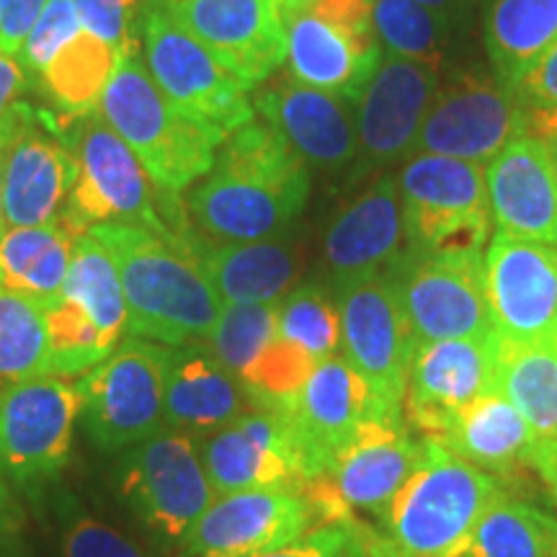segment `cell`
Here are the masks:
<instances>
[{"mask_svg":"<svg viewBox=\"0 0 557 557\" xmlns=\"http://www.w3.org/2000/svg\"><path fill=\"white\" fill-rule=\"evenodd\" d=\"M406 253L408 235L398 176L385 171L333 218L323 238V259L333 289H338L359 278L385 274Z\"/></svg>","mask_w":557,"mask_h":557,"instance_id":"obj_25","label":"cell"},{"mask_svg":"<svg viewBox=\"0 0 557 557\" xmlns=\"http://www.w3.org/2000/svg\"><path fill=\"white\" fill-rule=\"evenodd\" d=\"M50 0H0V50L16 58Z\"/></svg>","mask_w":557,"mask_h":557,"instance_id":"obj_46","label":"cell"},{"mask_svg":"<svg viewBox=\"0 0 557 557\" xmlns=\"http://www.w3.org/2000/svg\"><path fill=\"white\" fill-rule=\"evenodd\" d=\"M5 227L54 222L75 184V158L50 116L18 101L0 124Z\"/></svg>","mask_w":557,"mask_h":557,"instance_id":"obj_16","label":"cell"},{"mask_svg":"<svg viewBox=\"0 0 557 557\" xmlns=\"http://www.w3.org/2000/svg\"><path fill=\"white\" fill-rule=\"evenodd\" d=\"M276 408L287 416L310 480L323 475L367 423L398 418L382 406L367 380L341 354L320 361L308 382Z\"/></svg>","mask_w":557,"mask_h":557,"instance_id":"obj_19","label":"cell"},{"mask_svg":"<svg viewBox=\"0 0 557 557\" xmlns=\"http://www.w3.org/2000/svg\"><path fill=\"white\" fill-rule=\"evenodd\" d=\"M163 5L248 90L267 83L287 60L276 0H163Z\"/></svg>","mask_w":557,"mask_h":557,"instance_id":"obj_24","label":"cell"},{"mask_svg":"<svg viewBox=\"0 0 557 557\" xmlns=\"http://www.w3.org/2000/svg\"><path fill=\"white\" fill-rule=\"evenodd\" d=\"M120 455L114 468L116 498L158 545L181 547L218 498L201 462L199 442L165 426Z\"/></svg>","mask_w":557,"mask_h":557,"instance_id":"obj_6","label":"cell"},{"mask_svg":"<svg viewBox=\"0 0 557 557\" xmlns=\"http://www.w3.org/2000/svg\"><path fill=\"white\" fill-rule=\"evenodd\" d=\"M21 529H24V508L9 480L0 475V553L16 545Z\"/></svg>","mask_w":557,"mask_h":557,"instance_id":"obj_48","label":"cell"},{"mask_svg":"<svg viewBox=\"0 0 557 557\" xmlns=\"http://www.w3.org/2000/svg\"><path fill=\"white\" fill-rule=\"evenodd\" d=\"M276 3H278V5H282V3H287V0H276Z\"/></svg>","mask_w":557,"mask_h":557,"instance_id":"obj_53","label":"cell"},{"mask_svg":"<svg viewBox=\"0 0 557 557\" xmlns=\"http://www.w3.org/2000/svg\"><path fill=\"white\" fill-rule=\"evenodd\" d=\"M101 116L135 150L163 194L178 197L212 171L227 135L181 111L152 81L137 41L122 52L99 101Z\"/></svg>","mask_w":557,"mask_h":557,"instance_id":"obj_4","label":"cell"},{"mask_svg":"<svg viewBox=\"0 0 557 557\" xmlns=\"http://www.w3.org/2000/svg\"><path fill=\"white\" fill-rule=\"evenodd\" d=\"M318 524L305 487H253L214 498L178 549L181 557H256Z\"/></svg>","mask_w":557,"mask_h":557,"instance_id":"obj_18","label":"cell"},{"mask_svg":"<svg viewBox=\"0 0 557 557\" xmlns=\"http://www.w3.org/2000/svg\"><path fill=\"white\" fill-rule=\"evenodd\" d=\"M496 393V333L416 344L403 410L408 423L434 438L459 410Z\"/></svg>","mask_w":557,"mask_h":557,"instance_id":"obj_23","label":"cell"},{"mask_svg":"<svg viewBox=\"0 0 557 557\" xmlns=\"http://www.w3.org/2000/svg\"><path fill=\"white\" fill-rule=\"evenodd\" d=\"M81 235L62 214L47 225L5 227L0 235V284L41 308L52 305L65 289Z\"/></svg>","mask_w":557,"mask_h":557,"instance_id":"obj_31","label":"cell"},{"mask_svg":"<svg viewBox=\"0 0 557 557\" xmlns=\"http://www.w3.org/2000/svg\"><path fill=\"white\" fill-rule=\"evenodd\" d=\"M442 75L423 62L382 54L357 99V158L351 181L385 173L410 158Z\"/></svg>","mask_w":557,"mask_h":557,"instance_id":"obj_17","label":"cell"},{"mask_svg":"<svg viewBox=\"0 0 557 557\" xmlns=\"http://www.w3.org/2000/svg\"><path fill=\"white\" fill-rule=\"evenodd\" d=\"M529 135V109L517 88L483 65H457L438 81L410 156H444L487 165L513 139Z\"/></svg>","mask_w":557,"mask_h":557,"instance_id":"obj_10","label":"cell"},{"mask_svg":"<svg viewBox=\"0 0 557 557\" xmlns=\"http://www.w3.org/2000/svg\"><path fill=\"white\" fill-rule=\"evenodd\" d=\"M120 271L132 338L163 346L207 341L225 305L178 238H160L132 225H96Z\"/></svg>","mask_w":557,"mask_h":557,"instance_id":"obj_2","label":"cell"},{"mask_svg":"<svg viewBox=\"0 0 557 557\" xmlns=\"http://www.w3.org/2000/svg\"><path fill=\"white\" fill-rule=\"evenodd\" d=\"M62 297L81 305L111 344H122L124 329H127L122 278L109 248L94 233H83L75 240Z\"/></svg>","mask_w":557,"mask_h":557,"instance_id":"obj_34","label":"cell"},{"mask_svg":"<svg viewBox=\"0 0 557 557\" xmlns=\"http://www.w3.org/2000/svg\"><path fill=\"white\" fill-rule=\"evenodd\" d=\"M78 32H83V24L73 0H50L37 18V24L32 26L29 37H26L24 47L18 50L16 60L26 70V75H41V70L50 65L54 54Z\"/></svg>","mask_w":557,"mask_h":557,"instance_id":"obj_43","label":"cell"},{"mask_svg":"<svg viewBox=\"0 0 557 557\" xmlns=\"http://www.w3.org/2000/svg\"><path fill=\"white\" fill-rule=\"evenodd\" d=\"M120 58L116 47L83 29L41 70V86L70 120L86 116L99 107Z\"/></svg>","mask_w":557,"mask_h":557,"instance_id":"obj_33","label":"cell"},{"mask_svg":"<svg viewBox=\"0 0 557 557\" xmlns=\"http://www.w3.org/2000/svg\"><path fill=\"white\" fill-rule=\"evenodd\" d=\"M52 506L62 557H150L143 545H137L120 529L96 519L65 487L54 491Z\"/></svg>","mask_w":557,"mask_h":557,"instance_id":"obj_41","label":"cell"},{"mask_svg":"<svg viewBox=\"0 0 557 557\" xmlns=\"http://www.w3.org/2000/svg\"><path fill=\"white\" fill-rule=\"evenodd\" d=\"M465 557H557V521L504 491L480 517Z\"/></svg>","mask_w":557,"mask_h":557,"instance_id":"obj_36","label":"cell"},{"mask_svg":"<svg viewBox=\"0 0 557 557\" xmlns=\"http://www.w3.org/2000/svg\"><path fill=\"white\" fill-rule=\"evenodd\" d=\"M276 320L278 302L225 305L205 344L240 380L263 348L276 338Z\"/></svg>","mask_w":557,"mask_h":557,"instance_id":"obj_40","label":"cell"},{"mask_svg":"<svg viewBox=\"0 0 557 557\" xmlns=\"http://www.w3.org/2000/svg\"><path fill=\"white\" fill-rule=\"evenodd\" d=\"M434 442L491 475L540 470V447L532 429L500 393L485 395L444 423Z\"/></svg>","mask_w":557,"mask_h":557,"instance_id":"obj_30","label":"cell"},{"mask_svg":"<svg viewBox=\"0 0 557 557\" xmlns=\"http://www.w3.org/2000/svg\"><path fill=\"white\" fill-rule=\"evenodd\" d=\"M178 240L212 282L222 305L278 302L299 274V250L287 233L253 243H212L189 225Z\"/></svg>","mask_w":557,"mask_h":557,"instance_id":"obj_28","label":"cell"},{"mask_svg":"<svg viewBox=\"0 0 557 557\" xmlns=\"http://www.w3.org/2000/svg\"><path fill=\"white\" fill-rule=\"evenodd\" d=\"M197 442L214 496L253 487H305L310 483L308 465L287 416L276 406H253Z\"/></svg>","mask_w":557,"mask_h":557,"instance_id":"obj_20","label":"cell"},{"mask_svg":"<svg viewBox=\"0 0 557 557\" xmlns=\"http://www.w3.org/2000/svg\"><path fill=\"white\" fill-rule=\"evenodd\" d=\"M83 29L124 52L135 45V0H73Z\"/></svg>","mask_w":557,"mask_h":557,"instance_id":"obj_45","label":"cell"},{"mask_svg":"<svg viewBox=\"0 0 557 557\" xmlns=\"http://www.w3.org/2000/svg\"><path fill=\"white\" fill-rule=\"evenodd\" d=\"M253 107L308 169L338 173L354 165L357 101L278 73L256 94Z\"/></svg>","mask_w":557,"mask_h":557,"instance_id":"obj_22","label":"cell"},{"mask_svg":"<svg viewBox=\"0 0 557 557\" xmlns=\"http://www.w3.org/2000/svg\"><path fill=\"white\" fill-rule=\"evenodd\" d=\"M78 385L65 377H32L0 385V475L24 496L54 491L73 457Z\"/></svg>","mask_w":557,"mask_h":557,"instance_id":"obj_7","label":"cell"},{"mask_svg":"<svg viewBox=\"0 0 557 557\" xmlns=\"http://www.w3.org/2000/svg\"><path fill=\"white\" fill-rule=\"evenodd\" d=\"M483 261L493 333L504 341L557 336V248L496 230Z\"/></svg>","mask_w":557,"mask_h":557,"instance_id":"obj_21","label":"cell"},{"mask_svg":"<svg viewBox=\"0 0 557 557\" xmlns=\"http://www.w3.org/2000/svg\"><path fill=\"white\" fill-rule=\"evenodd\" d=\"M73 122L65 139L75 158V184L62 218L81 233L96 225H132L160 238H178L158 212L156 181L101 111L73 116Z\"/></svg>","mask_w":557,"mask_h":557,"instance_id":"obj_5","label":"cell"},{"mask_svg":"<svg viewBox=\"0 0 557 557\" xmlns=\"http://www.w3.org/2000/svg\"><path fill=\"white\" fill-rule=\"evenodd\" d=\"M47 320V374L52 377H83L116 351V344L103 336L99 325L73 299L60 297L45 308Z\"/></svg>","mask_w":557,"mask_h":557,"instance_id":"obj_38","label":"cell"},{"mask_svg":"<svg viewBox=\"0 0 557 557\" xmlns=\"http://www.w3.org/2000/svg\"><path fill=\"white\" fill-rule=\"evenodd\" d=\"M519 99L529 111L557 109V41L517 86Z\"/></svg>","mask_w":557,"mask_h":557,"instance_id":"obj_47","label":"cell"},{"mask_svg":"<svg viewBox=\"0 0 557 557\" xmlns=\"http://www.w3.org/2000/svg\"><path fill=\"white\" fill-rule=\"evenodd\" d=\"M500 493L491 472L423 438L416 470L382 511L377 529H364L372 557H465L480 517Z\"/></svg>","mask_w":557,"mask_h":557,"instance_id":"obj_3","label":"cell"},{"mask_svg":"<svg viewBox=\"0 0 557 557\" xmlns=\"http://www.w3.org/2000/svg\"><path fill=\"white\" fill-rule=\"evenodd\" d=\"M485 189L500 233L557 248V163L540 137L508 143L485 165Z\"/></svg>","mask_w":557,"mask_h":557,"instance_id":"obj_26","label":"cell"},{"mask_svg":"<svg viewBox=\"0 0 557 557\" xmlns=\"http://www.w3.org/2000/svg\"><path fill=\"white\" fill-rule=\"evenodd\" d=\"M47 359L45 308L0 284V385L45 377Z\"/></svg>","mask_w":557,"mask_h":557,"instance_id":"obj_37","label":"cell"},{"mask_svg":"<svg viewBox=\"0 0 557 557\" xmlns=\"http://www.w3.org/2000/svg\"><path fill=\"white\" fill-rule=\"evenodd\" d=\"M165 426L194 438L212 434L256 406L246 385L205 341L171 346L165 367Z\"/></svg>","mask_w":557,"mask_h":557,"instance_id":"obj_27","label":"cell"},{"mask_svg":"<svg viewBox=\"0 0 557 557\" xmlns=\"http://www.w3.org/2000/svg\"><path fill=\"white\" fill-rule=\"evenodd\" d=\"M341 315V357L351 364L389 413L403 416L416 338L389 271L333 289Z\"/></svg>","mask_w":557,"mask_h":557,"instance_id":"obj_15","label":"cell"},{"mask_svg":"<svg viewBox=\"0 0 557 557\" xmlns=\"http://www.w3.org/2000/svg\"><path fill=\"white\" fill-rule=\"evenodd\" d=\"M418 3H423L426 9L438 13L451 26V32L457 37H462L465 32H470L472 16H475L480 0H418Z\"/></svg>","mask_w":557,"mask_h":557,"instance_id":"obj_50","label":"cell"},{"mask_svg":"<svg viewBox=\"0 0 557 557\" xmlns=\"http://www.w3.org/2000/svg\"><path fill=\"white\" fill-rule=\"evenodd\" d=\"M5 230V207H3V165H0V235Z\"/></svg>","mask_w":557,"mask_h":557,"instance_id":"obj_52","label":"cell"},{"mask_svg":"<svg viewBox=\"0 0 557 557\" xmlns=\"http://www.w3.org/2000/svg\"><path fill=\"white\" fill-rule=\"evenodd\" d=\"M318 364L320 361L312 359L310 354L276 333V338L263 348L261 357L246 369L240 382L256 406H282L308 382Z\"/></svg>","mask_w":557,"mask_h":557,"instance_id":"obj_42","label":"cell"},{"mask_svg":"<svg viewBox=\"0 0 557 557\" xmlns=\"http://www.w3.org/2000/svg\"><path fill=\"white\" fill-rule=\"evenodd\" d=\"M496 393L519 410L540 447V478L557 496V336H496Z\"/></svg>","mask_w":557,"mask_h":557,"instance_id":"obj_29","label":"cell"},{"mask_svg":"<svg viewBox=\"0 0 557 557\" xmlns=\"http://www.w3.org/2000/svg\"><path fill=\"white\" fill-rule=\"evenodd\" d=\"M171 346L124 338L116 351L75 382L78 423L103 455L124 451L165 429V367Z\"/></svg>","mask_w":557,"mask_h":557,"instance_id":"obj_9","label":"cell"},{"mask_svg":"<svg viewBox=\"0 0 557 557\" xmlns=\"http://www.w3.org/2000/svg\"><path fill=\"white\" fill-rule=\"evenodd\" d=\"M557 41V0H487L483 45L493 75L517 88Z\"/></svg>","mask_w":557,"mask_h":557,"instance_id":"obj_32","label":"cell"},{"mask_svg":"<svg viewBox=\"0 0 557 557\" xmlns=\"http://www.w3.org/2000/svg\"><path fill=\"white\" fill-rule=\"evenodd\" d=\"M310 169L267 122L227 135L212 171L186 197V218L212 243L276 238L302 214Z\"/></svg>","mask_w":557,"mask_h":557,"instance_id":"obj_1","label":"cell"},{"mask_svg":"<svg viewBox=\"0 0 557 557\" xmlns=\"http://www.w3.org/2000/svg\"><path fill=\"white\" fill-rule=\"evenodd\" d=\"M26 70L21 67V62L9 54L5 50H0V124H3L9 111L18 103L21 90L26 86Z\"/></svg>","mask_w":557,"mask_h":557,"instance_id":"obj_49","label":"cell"},{"mask_svg":"<svg viewBox=\"0 0 557 557\" xmlns=\"http://www.w3.org/2000/svg\"><path fill=\"white\" fill-rule=\"evenodd\" d=\"M408 253L483 250L491 240L485 165L410 156L398 173Z\"/></svg>","mask_w":557,"mask_h":557,"instance_id":"obj_11","label":"cell"},{"mask_svg":"<svg viewBox=\"0 0 557 557\" xmlns=\"http://www.w3.org/2000/svg\"><path fill=\"white\" fill-rule=\"evenodd\" d=\"M372 26L382 50L423 62L438 75L449 70L457 34L418 0H372Z\"/></svg>","mask_w":557,"mask_h":557,"instance_id":"obj_35","label":"cell"},{"mask_svg":"<svg viewBox=\"0 0 557 557\" xmlns=\"http://www.w3.org/2000/svg\"><path fill=\"white\" fill-rule=\"evenodd\" d=\"M145 67L181 111L233 135L256 120L248 88L222 65L205 41L186 29L165 5H152L143 21Z\"/></svg>","mask_w":557,"mask_h":557,"instance_id":"obj_13","label":"cell"},{"mask_svg":"<svg viewBox=\"0 0 557 557\" xmlns=\"http://www.w3.org/2000/svg\"><path fill=\"white\" fill-rule=\"evenodd\" d=\"M256 557H372V549L361 527L329 521L312 527L289 545Z\"/></svg>","mask_w":557,"mask_h":557,"instance_id":"obj_44","label":"cell"},{"mask_svg":"<svg viewBox=\"0 0 557 557\" xmlns=\"http://www.w3.org/2000/svg\"><path fill=\"white\" fill-rule=\"evenodd\" d=\"M423 455V438H413L406 418H377L367 423L331 468L305 485L320 524H359V513L377 521ZM364 529V527H361Z\"/></svg>","mask_w":557,"mask_h":557,"instance_id":"obj_12","label":"cell"},{"mask_svg":"<svg viewBox=\"0 0 557 557\" xmlns=\"http://www.w3.org/2000/svg\"><path fill=\"white\" fill-rule=\"evenodd\" d=\"M389 276L416 344L493 333L483 250L406 253Z\"/></svg>","mask_w":557,"mask_h":557,"instance_id":"obj_14","label":"cell"},{"mask_svg":"<svg viewBox=\"0 0 557 557\" xmlns=\"http://www.w3.org/2000/svg\"><path fill=\"white\" fill-rule=\"evenodd\" d=\"M529 135L540 137L557 163V109L529 111Z\"/></svg>","mask_w":557,"mask_h":557,"instance_id":"obj_51","label":"cell"},{"mask_svg":"<svg viewBox=\"0 0 557 557\" xmlns=\"http://www.w3.org/2000/svg\"><path fill=\"white\" fill-rule=\"evenodd\" d=\"M278 13L289 73L357 101L385 54L372 26V0H287Z\"/></svg>","mask_w":557,"mask_h":557,"instance_id":"obj_8","label":"cell"},{"mask_svg":"<svg viewBox=\"0 0 557 557\" xmlns=\"http://www.w3.org/2000/svg\"><path fill=\"white\" fill-rule=\"evenodd\" d=\"M276 333L302 348L315 361L331 359L341 351L338 299L320 284L308 282L289 289L278 299Z\"/></svg>","mask_w":557,"mask_h":557,"instance_id":"obj_39","label":"cell"}]
</instances>
